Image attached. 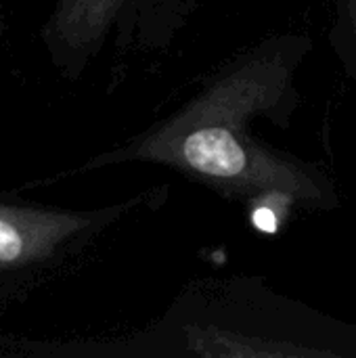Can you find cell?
Wrapping results in <instances>:
<instances>
[{
    "mask_svg": "<svg viewBox=\"0 0 356 358\" xmlns=\"http://www.w3.org/2000/svg\"><path fill=\"white\" fill-rule=\"evenodd\" d=\"M84 224L80 214L0 201V277L36 275Z\"/></svg>",
    "mask_w": 356,
    "mask_h": 358,
    "instance_id": "6da1fadb",
    "label": "cell"
},
{
    "mask_svg": "<svg viewBox=\"0 0 356 358\" xmlns=\"http://www.w3.org/2000/svg\"><path fill=\"white\" fill-rule=\"evenodd\" d=\"M118 0H61L50 21V38L61 44H86L105 29Z\"/></svg>",
    "mask_w": 356,
    "mask_h": 358,
    "instance_id": "7a4b0ae2",
    "label": "cell"
},
{
    "mask_svg": "<svg viewBox=\"0 0 356 358\" xmlns=\"http://www.w3.org/2000/svg\"><path fill=\"white\" fill-rule=\"evenodd\" d=\"M254 222H256V227H260L262 231H275L277 218H275V214H273L269 208H260V210H256V214H254Z\"/></svg>",
    "mask_w": 356,
    "mask_h": 358,
    "instance_id": "3957f363",
    "label": "cell"
}]
</instances>
